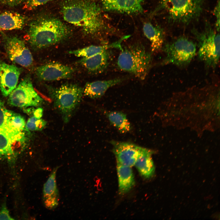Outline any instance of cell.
<instances>
[{"label":"cell","instance_id":"cell-1","mask_svg":"<svg viewBox=\"0 0 220 220\" xmlns=\"http://www.w3.org/2000/svg\"><path fill=\"white\" fill-rule=\"evenodd\" d=\"M64 19L80 27L86 35H94L105 29L101 8L92 0H67L61 6Z\"/></svg>","mask_w":220,"mask_h":220},{"label":"cell","instance_id":"cell-2","mask_svg":"<svg viewBox=\"0 0 220 220\" xmlns=\"http://www.w3.org/2000/svg\"><path fill=\"white\" fill-rule=\"evenodd\" d=\"M71 34L68 28L58 19L42 16L30 24L28 40L34 48L40 49L62 42Z\"/></svg>","mask_w":220,"mask_h":220},{"label":"cell","instance_id":"cell-3","mask_svg":"<svg viewBox=\"0 0 220 220\" xmlns=\"http://www.w3.org/2000/svg\"><path fill=\"white\" fill-rule=\"evenodd\" d=\"M121 50L117 61L119 68L141 80L145 79L151 66V54L138 43L129 45Z\"/></svg>","mask_w":220,"mask_h":220},{"label":"cell","instance_id":"cell-4","mask_svg":"<svg viewBox=\"0 0 220 220\" xmlns=\"http://www.w3.org/2000/svg\"><path fill=\"white\" fill-rule=\"evenodd\" d=\"M204 0H160L152 15L163 11L171 22L188 24L200 16Z\"/></svg>","mask_w":220,"mask_h":220},{"label":"cell","instance_id":"cell-5","mask_svg":"<svg viewBox=\"0 0 220 220\" xmlns=\"http://www.w3.org/2000/svg\"><path fill=\"white\" fill-rule=\"evenodd\" d=\"M54 107L61 115L64 122L70 120L82 99L83 89L75 84L65 83L58 87H47Z\"/></svg>","mask_w":220,"mask_h":220},{"label":"cell","instance_id":"cell-6","mask_svg":"<svg viewBox=\"0 0 220 220\" xmlns=\"http://www.w3.org/2000/svg\"><path fill=\"white\" fill-rule=\"evenodd\" d=\"M197 43L199 59L208 68L215 69L217 66L220 57L219 32L214 29L208 24L200 31H193Z\"/></svg>","mask_w":220,"mask_h":220},{"label":"cell","instance_id":"cell-7","mask_svg":"<svg viewBox=\"0 0 220 220\" xmlns=\"http://www.w3.org/2000/svg\"><path fill=\"white\" fill-rule=\"evenodd\" d=\"M162 50L165 57L161 64H172L179 67L188 65L196 54V43L185 37H180L164 44Z\"/></svg>","mask_w":220,"mask_h":220},{"label":"cell","instance_id":"cell-8","mask_svg":"<svg viewBox=\"0 0 220 220\" xmlns=\"http://www.w3.org/2000/svg\"><path fill=\"white\" fill-rule=\"evenodd\" d=\"M8 102L20 108L40 106L43 100L35 90L29 77L24 78L9 95Z\"/></svg>","mask_w":220,"mask_h":220},{"label":"cell","instance_id":"cell-9","mask_svg":"<svg viewBox=\"0 0 220 220\" xmlns=\"http://www.w3.org/2000/svg\"><path fill=\"white\" fill-rule=\"evenodd\" d=\"M3 41L6 52L12 61L26 67L32 64V55L23 40L15 36L4 35Z\"/></svg>","mask_w":220,"mask_h":220},{"label":"cell","instance_id":"cell-10","mask_svg":"<svg viewBox=\"0 0 220 220\" xmlns=\"http://www.w3.org/2000/svg\"><path fill=\"white\" fill-rule=\"evenodd\" d=\"M74 72V68L71 66L52 62L38 67L35 74L39 79L50 81L70 78Z\"/></svg>","mask_w":220,"mask_h":220},{"label":"cell","instance_id":"cell-11","mask_svg":"<svg viewBox=\"0 0 220 220\" xmlns=\"http://www.w3.org/2000/svg\"><path fill=\"white\" fill-rule=\"evenodd\" d=\"M111 142L117 163L131 167L134 166L141 147L130 142Z\"/></svg>","mask_w":220,"mask_h":220},{"label":"cell","instance_id":"cell-12","mask_svg":"<svg viewBox=\"0 0 220 220\" xmlns=\"http://www.w3.org/2000/svg\"><path fill=\"white\" fill-rule=\"evenodd\" d=\"M20 73L16 65L0 61V89L3 96H8L16 87Z\"/></svg>","mask_w":220,"mask_h":220},{"label":"cell","instance_id":"cell-13","mask_svg":"<svg viewBox=\"0 0 220 220\" xmlns=\"http://www.w3.org/2000/svg\"><path fill=\"white\" fill-rule=\"evenodd\" d=\"M143 0H101L105 11L128 14H136L143 11Z\"/></svg>","mask_w":220,"mask_h":220},{"label":"cell","instance_id":"cell-14","mask_svg":"<svg viewBox=\"0 0 220 220\" xmlns=\"http://www.w3.org/2000/svg\"><path fill=\"white\" fill-rule=\"evenodd\" d=\"M59 167H56L53 169L43 187V203L45 206L49 210L54 209L59 204V194L57 185L56 176Z\"/></svg>","mask_w":220,"mask_h":220},{"label":"cell","instance_id":"cell-15","mask_svg":"<svg viewBox=\"0 0 220 220\" xmlns=\"http://www.w3.org/2000/svg\"><path fill=\"white\" fill-rule=\"evenodd\" d=\"M111 57V53L108 49L89 57L82 58L79 63L89 72L99 74L107 68Z\"/></svg>","mask_w":220,"mask_h":220},{"label":"cell","instance_id":"cell-16","mask_svg":"<svg viewBox=\"0 0 220 220\" xmlns=\"http://www.w3.org/2000/svg\"><path fill=\"white\" fill-rule=\"evenodd\" d=\"M122 81V79L117 78L88 82L86 84L83 88V94L91 98H100L110 88L119 84Z\"/></svg>","mask_w":220,"mask_h":220},{"label":"cell","instance_id":"cell-17","mask_svg":"<svg viewBox=\"0 0 220 220\" xmlns=\"http://www.w3.org/2000/svg\"><path fill=\"white\" fill-rule=\"evenodd\" d=\"M153 151L141 147L134 165L140 175L145 178H149L154 175L155 167L152 158Z\"/></svg>","mask_w":220,"mask_h":220},{"label":"cell","instance_id":"cell-18","mask_svg":"<svg viewBox=\"0 0 220 220\" xmlns=\"http://www.w3.org/2000/svg\"><path fill=\"white\" fill-rule=\"evenodd\" d=\"M143 31L145 36L150 42L151 51L155 52L161 50L165 44L163 29L159 26L147 22L144 23Z\"/></svg>","mask_w":220,"mask_h":220},{"label":"cell","instance_id":"cell-19","mask_svg":"<svg viewBox=\"0 0 220 220\" xmlns=\"http://www.w3.org/2000/svg\"><path fill=\"white\" fill-rule=\"evenodd\" d=\"M128 38V36H125L117 41L110 44H105L101 46L91 45L83 48L71 50L69 53L78 57L88 58L111 48H119L121 49L122 48V42L124 40Z\"/></svg>","mask_w":220,"mask_h":220},{"label":"cell","instance_id":"cell-20","mask_svg":"<svg viewBox=\"0 0 220 220\" xmlns=\"http://www.w3.org/2000/svg\"><path fill=\"white\" fill-rule=\"evenodd\" d=\"M117 164L119 191L123 195L129 192L134 186V176L131 167Z\"/></svg>","mask_w":220,"mask_h":220},{"label":"cell","instance_id":"cell-21","mask_svg":"<svg viewBox=\"0 0 220 220\" xmlns=\"http://www.w3.org/2000/svg\"><path fill=\"white\" fill-rule=\"evenodd\" d=\"M25 21V17L16 12L6 11L0 14V28L2 30L21 29Z\"/></svg>","mask_w":220,"mask_h":220},{"label":"cell","instance_id":"cell-22","mask_svg":"<svg viewBox=\"0 0 220 220\" xmlns=\"http://www.w3.org/2000/svg\"><path fill=\"white\" fill-rule=\"evenodd\" d=\"M104 112L110 123L120 133H126L131 130V125L125 113L116 111H105Z\"/></svg>","mask_w":220,"mask_h":220},{"label":"cell","instance_id":"cell-23","mask_svg":"<svg viewBox=\"0 0 220 220\" xmlns=\"http://www.w3.org/2000/svg\"><path fill=\"white\" fill-rule=\"evenodd\" d=\"M15 141L7 134L0 131V158L11 159L13 154L12 144Z\"/></svg>","mask_w":220,"mask_h":220},{"label":"cell","instance_id":"cell-24","mask_svg":"<svg viewBox=\"0 0 220 220\" xmlns=\"http://www.w3.org/2000/svg\"><path fill=\"white\" fill-rule=\"evenodd\" d=\"M9 111L5 108L0 98V131L7 134V121Z\"/></svg>","mask_w":220,"mask_h":220},{"label":"cell","instance_id":"cell-25","mask_svg":"<svg viewBox=\"0 0 220 220\" xmlns=\"http://www.w3.org/2000/svg\"><path fill=\"white\" fill-rule=\"evenodd\" d=\"M51 0H27L25 2L24 7L27 10H32L36 7L42 5Z\"/></svg>","mask_w":220,"mask_h":220},{"label":"cell","instance_id":"cell-26","mask_svg":"<svg viewBox=\"0 0 220 220\" xmlns=\"http://www.w3.org/2000/svg\"><path fill=\"white\" fill-rule=\"evenodd\" d=\"M220 0H218L215 7L214 13L216 19L215 27V30L218 32L220 31Z\"/></svg>","mask_w":220,"mask_h":220},{"label":"cell","instance_id":"cell-27","mask_svg":"<svg viewBox=\"0 0 220 220\" xmlns=\"http://www.w3.org/2000/svg\"><path fill=\"white\" fill-rule=\"evenodd\" d=\"M0 219L13 220L5 204L3 205L0 211Z\"/></svg>","mask_w":220,"mask_h":220},{"label":"cell","instance_id":"cell-28","mask_svg":"<svg viewBox=\"0 0 220 220\" xmlns=\"http://www.w3.org/2000/svg\"><path fill=\"white\" fill-rule=\"evenodd\" d=\"M24 0H0V4L13 7L20 4Z\"/></svg>","mask_w":220,"mask_h":220},{"label":"cell","instance_id":"cell-29","mask_svg":"<svg viewBox=\"0 0 220 220\" xmlns=\"http://www.w3.org/2000/svg\"><path fill=\"white\" fill-rule=\"evenodd\" d=\"M36 131H40L43 130L46 127L47 122L45 120L40 119H37L35 121Z\"/></svg>","mask_w":220,"mask_h":220},{"label":"cell","instance_id":"cell-30","mask_svg":"<svg viewBox=\"0 0 220 220\" xmlns=\"http://www.w3.org/2000/svg\"><path fill=\"white\" fill-rule=\"evenodd\" d=\"M43 110L42 108H38L35 109L33 113L34 116L37 119H40L43 115Z\"/></svg>","mask_w":220,"mask_h":220}]
</instances>
